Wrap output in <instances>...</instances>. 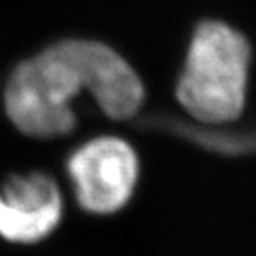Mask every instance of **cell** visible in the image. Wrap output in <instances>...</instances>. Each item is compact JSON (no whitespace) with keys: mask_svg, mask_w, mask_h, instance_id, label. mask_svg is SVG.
<instances>
[{"mask_svg":"<svg viewBox=\"0 0 256 256\" xmlns=\"http://www.w3.org/2000/svg\"><path fill=\"white\" fill-rule=\"evenodd\" d=\"M84 89L114 120L132 118L144 98L140 78L114 48L64 40L16 66L6 86V112L25 136H66L75 126L72 102Z\"/></svg>","mask_w":256,"mask_h":256,"instance_id":"obj_1","label":"cell"},{"mask_svg":"<svg viewBox=\"0 0 256 256\" xmlns=\"http://www.w3.org/2000/svg\"><path fill=\"white\" fill-rule=\"evenodd\" d=\"M251 46L242 32L222 22H201L190 40L176 86L178 102L203 123H228L246 104Z\"/></svg>","mask_w":256,"mask_h":256,"instance_id":"obj_2","label":"cell"},{"mask_svg":"<svg viewBox=\"0 0 256 256\" xmlns=\"http://www.w3.org/2000/svg\"><path fill=\"white\" fill-rule=\"evenodd\" d=\"M68 172L80 206L91 214H114L132 196L139 162L123 139L100 137L70 156Z\"/></svg>","mask_w":256,"mask_h":256,"instance_id":"obj_3","label":"cell"},{"mask_svg":"<svg viewBox=\"0 0 256 256\" xmlns=\"http://www.w3.org/2000/svg\"><path fill=\"white\" fill-rule=\"evenodd\" d=\"M59 188L43 172L12 176L0 188V235L11 242H40L59 224Z\"/></svg>","mask_w":256,"mask_h":256,"instance_id":"obj_4","label":"cell"}]
</instances>
